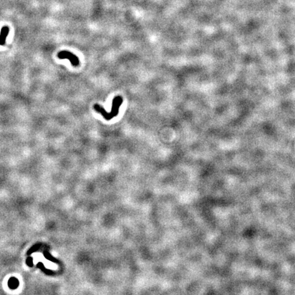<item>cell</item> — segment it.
<instances>
[{
  "instance_id": "7a4b0ae2",
  "label": "cell",
  "mask_w": 295,
  "mask_h": 295,
  "mask_svg": "<svg viewBox=\"0 0 295 295\" xmlns=\"http://www.w3.org/2000/svg\"><path fill=\"white\" fill-rule=\"evenodd\" d=\"M58 57L60 59H68L73 66H77L79 64V60L78 57L74 55L73 53L67 51H62L58 53Z\"/></svg>"
},
{
  "instance_id": "6da1fadb",
  "label": "cell",
  "mask_w": 295,
  "mask_h": 295,
  "mask_svg": "<svg viewBox=\"0 0 295 295\" xmlns=\"http://www.w3.org/2000/svg\"><path fill=\"white\" fill-rule=\"evenodd\" d=\"M123 102L122 97L120 96H116L113 100L112 102V107L110 112H107L105 109H103L101 106H100L98 104H96L94 105V109L95 110L96 112H99L102 114V116L106 120H110L113 118L117 116L119 112V108L122 105Z\"/></svg>"
},
{
  "instance_id": "3957f363",
  "label": "cell",
  "mask_w": 295,
  "mask_h": 295,
  "mask_svg": "<svg viewBox=\"0 0 295 295\" xmlns=\"http://www.w3.org/2000/svg\"><path fill=\"white\" fill-rule=\"evenodd\" d=\"M8 34H9V28L8 26L3 27L0 33V45H4L6 43Z\"/></svg>"
}]
</instances>
